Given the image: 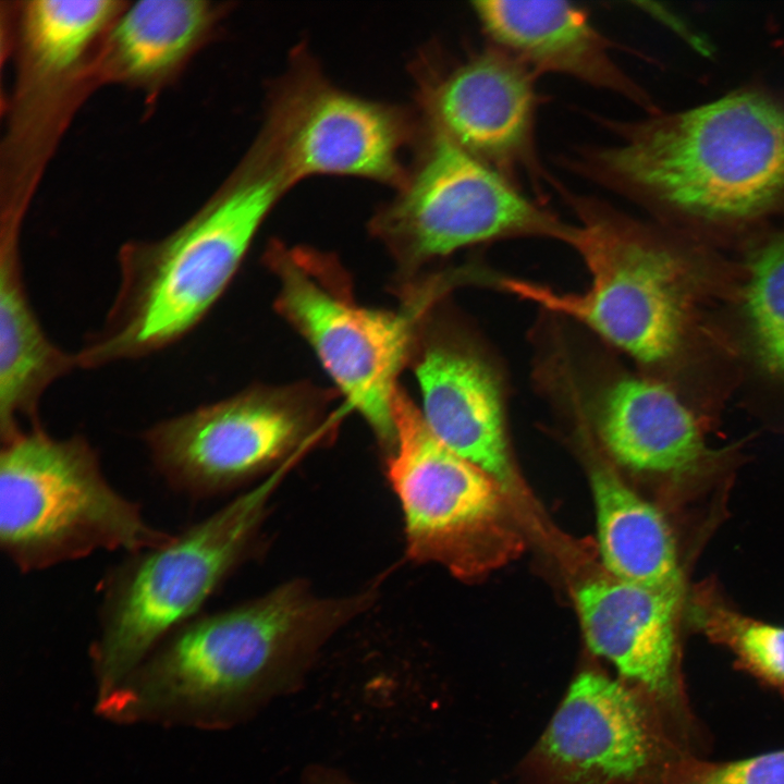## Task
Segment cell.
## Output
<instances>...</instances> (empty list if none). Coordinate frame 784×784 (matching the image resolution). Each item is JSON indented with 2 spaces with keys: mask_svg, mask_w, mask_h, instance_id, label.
<instances>
[{
  "mask_svg": "<svg viewBox=\"0 0 784 784\" xmlns=\"http://www.w3.org/2000/svg\"><path fill=\"white\" fill-rule=\"evenodd\" d=\"M554 181L577 219L567 245L585 262L589 286L562 293L502 278L498 289L580 323L713 427L740 381L726 330L737 258Z\"/></svg>",
  "mask_w": 784,
  "mask_h": 784,
  "instance_id": "1",
  "label": "cell"
},
{
  "mask_svg": "<svg viewBox=\"0 0 784 784\" xmlns=\"http://www.w3.org/2000/svg\"><path fill=\"white\" fill-rule=\"evenodd\" d=\"M590 117L613 139L569 148L559 166L651 220L735 253L784 222V87L752 81L686 110Z\"/></svg>",
  "mask_w": 784,
  "mask_h": 784,
  "instance_id": "2",
  "label": "cell"
},
{
  "mask_svg": "<svg viewBox=\"0 0 784 784\" xmlns=\"http://www.w3.org/2000/svg\"><path fill=\"white\" fill-rule=\"evenodd\" d=\"M363 598L322 599L303 584L226 610L199 613L167 636L99 711L229 727L303 684L326 639Z\"/></svg>",
  "mask_w": 784,
  "mask_h": 784,
  "instance_id": "3",
  "label": "cell"
},
{
  "mask_svg": "<svg viewBox=\"0 0 784 784\" xmlns=\"http://www.w3.org/2000/svg\"><path fill=\"white\" fill-rule=\"evenodd\" d=\"M286 187L246 160L191 218L118 255L120 284L101 329L76 353L97 368L159 352L189 333L223 294Z\"/></svg>",
  "mask_w": 784,
  "mask_h": 784,
  "instance_id": "4",
  "label": "cell"
},
{
  "mask_svg": "<svg viewBox=\"0 0 784 784\" xmlns=\"http://www.w3.org/2000/svg\"><path fill=\"white\" fill-rule=\"evenodd\" d=\"M296 457L166 543L127 554L108 571L99 585V630L90 651L98 701L200 613L245 554L271 494Z\"/></svg>",
  "mask_w": 784,
  "mask_h": 784,
  "instance_id": "5",
  "label": "cell"
},
{
  "mask_svg": "<svg viewBox=\"0 0 784 784\" xmlns=\"http://www.w3.org/2000/svg\"><path fill=\"white\" fill-rule=\"evenodd\" d=\"M171 537L109 483L85 437L57 439L36 427L2 443L0 544L21 572L100 550L131 554Z\"/></svg>",
  "mask_w": 784,
  "mask_h": 784,
  "instance_id": "6",
  "label": "cell"
},
{
  "mask_svg": "<svg viewBox=\"0 0 784 784\" xmlns=\"http://www.w3.org/2000/svg\"><path fill=\"white\" fill-rule=\"evenodd\" d=\"M265 262L279 282L278 313L309 343L350 406L391 451L397 377L436 296L415 291L403 311L373 309L356 302L347 272L331 254L275 241Z\"/></svg>",
  "mask_w": 784,
  "mask_h": 784,
  "instance_id": "7",
  "label": "cell"
},
{
  "mask_svg": "<svg viewBox=\"0 0 784 784\" xmlns=\"http://www.w3.org/2000/svg\"><path fill=\"white\" fill-rule=\"evenodd\" d=\"M418 148L405 183L370 223L404 274L460 249L504 240L568 244L573 224L498 170L427 130Z\"/></svg>",
  "mask_w": 784,
  "mask_h": 784,
  "instance_id": "8",
  "label": "cell"
},
{
  "mask_svg": "<svg viewBox=\"0 0 784 784\" xmlns=\"http://www.w3.org/2000/svg\"><path fill=\"white\" fill-rule=\"evenodd\" d=\"M422 125L397 107L333 86L297 53L273 88L266 121L246 157L289 189L314 175L373 180L399 189L408 169L404 148Z\"/></svg>",
  "mask_w": 784,
  "mask_h": 784,
  "instance_id": "9",
  "label": "cell"
},
{
  "mask_svg": "<svg viewBox=\"0 0 784 784\" xmlns=\"http://www.w3.org/2000/svg\"><path fill=\"white\" fill-rule=\"evenodd\" d=\"M392 413L395 443L387 473L404 514L409 556L463 577L511 558L518 540L502 486L441 443L401 387Z\"/></svg>",
  "mask_w": 784,
  "mask_h": 784,
  "instance_id": "10",
  "label": "cell"
},
{
  "mask_svg": "<svg viewBox=\"0 0 784 784\" xmlns=\"http://www.w3.org/2000/svg\"><path fill=\"white\" fill-rule=\"evenodd\" d=\"M330 394L307 383L252 385L146 429L151 462L193 499L231 489L316 439Z\"/></svg>",
  "mask_w": 784,
  "mask_h": 784,
  "instance_id": "11",
  "label": "cell"
},
{
  "mask_svg": "<svg viewBox=\"0 0 784 784\" xmlns=\"http://www.w3.org/2000/svg\"><path fill=\"white\" fill-rule=\"evenodd\" d=\"M690 755L648 694L584 671L568 686L529 767L542 784H667Z\"/></svg>",
  "mask_w": 784,
  "mask_h": 784,
  "instance_id": "12",
  "label": "cell"
},
{
  "mask_svg": "<svg viewBox=\"0 0 784 784\" xmlns=\"http://www.w3.org/2000/svg\"><path fill=\"white\" fill-rule=\"evenodd\" d=\"M418 72L425 130L498 170L517 185L527 181L544 203L554 179L540 161L537 112L543 97L537 76L486 41L460 56L431 51Z\"/></svg>",
  "mask_w": 784,
  "mask_h": 784,
  "instance_id": "13",
  "label": "cell"
},
{
  "mask_svg": "<svg viewBox=\"0 0 784 784\" xmlns=\"http://www.w3.org/2000/svg\"><path fill=\"white\" fill-rule=\"evenodd\" d=\"M684 591L646 588L617 579L583 585L576 604L589 649L620 678L648 694L695 756L708 739L687 693L679 639Z\"/></svg>",
  "mask_w": 784,
  "mask_h": 784,
  "instance_id": "14",
  "label": "cell"
},
{
  "mask_svg": "<svg viewBox=\"0 0 784 784\" xmlns=\"http://www.w3.org/2000/svg\"><path fill=\"white\" fill-rule=\"evenodd\" d=\"M430 311L418 324L411 355L424 420L441 443L505 490L514 476L502 375L468 332Z\"/></svg>",
  "mask_w": 784,
  "mask_h": 784,
  "instance_id": "15",
  "label": "cell"
},
{
  "mask_svg": "<svg viewBox=\"0 0 784 784\" xmlns=\"http://www.w3.org/2000/svg\"><path fill=\"white\" fill-rule=\"evenodd\" d=\"M559 373L567 399L624 467L693 479L714 470L730 455L709 445L708 427L674 392L638 371L614 370L585 390L564 366Z\"/></svg>",
  "mask_w": 784,
  "mask_h": 784,
  "instance_id": "16",
  "label": "cell"
},
{
  "mask_svg": "<svg viewBox=\"0 0 784 784\" xmlns=\"http://www.w3.org/2000/svg\"><path fill=\"white\" fill-rule=\"evenodd\" d=\"M486 41L537 77L559 74L621 96L646 111H659L651 95L618 64V45L571 1L479 0L471 2Z\"/></svg>",
  "mask_w": 784,
  "mask_h": 784,
  "instance_id": "17",
  "label": "cell"
},
{
  "mask_svg": "<svg viewBox=\"0 0 784 784\" xmlns=\"http://www.w3.org/2000/svg\"><path fill=\"white\" fill-rule=\"evenodd\" d=\"M726 328L737 355L736 397L769 427L784 431V222L745 245Z\"/></svg>",
  "mask_w": 784,
  "mask_h": 784,
  "instance_id": "18",
  "label": "cell"
},
{
  "mask_svg": "<svg viewBox=\"0 0 784 784\" xmlns=\"http://www.w3.org/2000/svg\"><path fill=\"white\" fill-rule=\"evenodd\" d=\"M226 11L207 0L126 2L94 62L97 86L122 85L155 99L209 42Z\"/></svg>",
  "mask_w": 784,
  "mask_h": 784,
  "instance_id": "19",
  "label": "cell"
},
{
  "mask_svg": "<svg viewBox=\"0 0 784 784\" xmlns=\"http://www.w3.org/2000/svg\"><path fill=\"white\" fill-rule=\"evenodd\" d=\"M126 1L29 0L14 9L13 97L59 98L95 83L99 48Z\"/></svg>",
  "mask_w": 784,
  "mask_h": 784,
  "instance_id": "20",
  "label": "cell"
},
{
  "mask_svg": "<svg viewBox=\"0 0 784 784\" xmlns=\"http://www.w3.org/2000/svg\"><path fill=\"white\" fill-rule=\"evenodd\" d=\"M19 224H1L0 240V436L4 443L40 427L44 392L78 367L76 354L45 333L27 296L19 252Z\"/></svg>",
  "mask_w": 784,
  "mask_h": 784,
  "instance_id": "21",
  "label": "cell"
},
{
  "mask_svg": "<svg viewBox=\"0 0 784 784\" xmlns=\"http://www.w3.org/2000/svg\"><path fill=\"white\" fill-rule=\"evenodd\" d=\"M591 485L600 552L613 578L684 591L675 541L662 513L607 467L593 470Z\"/></svg>",
  "mask_w": 784,
  "mask_h": 784,
  "instance_id": "22",
  "label": "cell"
},
{
  "mask_svg": "<svg viewBox=\"0 0 784 784\" xmlns=\"http://www.w3.org/2000/svg\"><path fill=\"white\" fill-rule=\"evenodd\" d=\"M689 627L733 653L737 669L784 695V627L733 608L716 585H696L686 600Z\"/></svg>",
  "mask_w": 784,
  "mask_h": 784,
  "instance_id": "23",
  "label": "cell"
},
{
  "mask_svg": "<svg viewBox=\"0 0 784 784\" xmlns=\"http://www.w3.org/2000/svg\"><path fill=\"white\" fill-rule=\"evenodd\" d=\"M667 784H784V749L726 761L690 755L677 763Z\"/></svg>",
  "mask_w": 784,
  "mask_h": 784,
  "instance_id": "24",
  "label": "cell"
},
{
  "mask_svg": "<svg viewBox=\"0 0 784 784\" xmlns=\"http://www.w3.org/2000/svg\"><path fill=\"white\" fill-rule=\"evenodd\" d=\"M302 784H362L339 769L314 763L305 767Z\"/></svg>",
  "mask_w": 784,
  "mask_h": 784,
  "instance_id": "25",
  "label": "cell"
}]
</instances>
